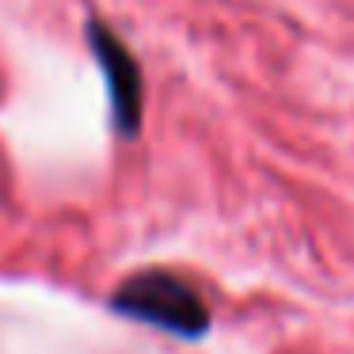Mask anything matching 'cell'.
Returning <instances> with one entry per match:
<instances>
[{"label": "cell", "mask_w": 354, "mask_h": 354, "mask_svg": "<svg viewBox=\"0 0 354 354\" xmlns=\"http://www.w3.org/2000/svg\"><path fill=\"white\" fill-rule=\"evenodd\" d=\"M111 308L179 339H198L209 331V305L191 282L171 270H141L126 278L111 297Z\"/></svg>", "instance_id": "cell-1"}, {"label": "cell", "mask_w": 354, "mask_h": 354, "mask_svg": "<svg viewBox=\"0 0 354 354\" xmlns=\"http://www.w3.org/2000/svg\"><path fill=\"white\" fill-rule=\"evenodd\" d=\"M88 39H92L95 62H100L103 77H107V100H111V115H115L118 133L133 138L141 126V69H138V62H133L126 42L111 27L92 24L88 27Z\"/></svg>", "instance_id": "cell-2"}]
</instances>
